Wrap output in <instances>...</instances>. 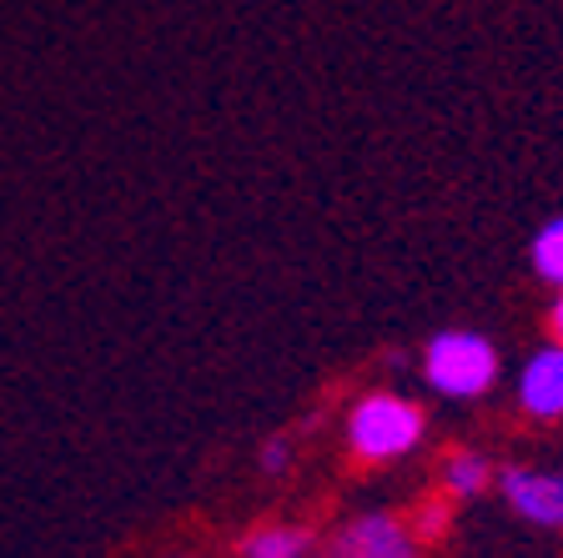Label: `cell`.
Returning a JSON list of instances; mask_svg holds the SVG:
<instances>
[{
    "label": "cell",
    "instance_id": "cell-1",
    "mask_svg": "<svg viewBox=\"0 0 563 558\" xmlns=\"http://www.w3.org/2000/svg\"><path fill=\"white\" fill-rule=\"evenodd\" d=\"M428 438L422 407L402 393H367L347 407V453L357 463H398Z\"/></svg>",
    "mask_w": 563,
    "mask_h": 558
},
{
    "label": "cell",
    "instance_id": "cell-2",
    "mask_svg": "<svg viewBox=\"0 0 563 558\" xmlns=\"http://www.w3.org/2000/svg\"><path fill=\"white\" fill-rule=\"evenodd\" d=\"M422 378L448 403H473L498 383V348L483 332L468 327H448L422 348Z\"/></svg>",
    "mask_w": 563,
    "mask_h": 558
},
{
    "label": "cell",
    "instance_id": "cell-3",
    "mask_svg": "<svg viewBox=\"0 0 563 558\" xmlns=\"http://www.w3.org/2000/svg\"><path fill=\"white\" fill-rule=\"evenodd\" d=\"M418 554H422V544H418L408 518H402V513L373 508V513H357V518H347V524L338 528L328 558H418Z\"/></svg>",
    "mask_w": 563,
    "mask_h": 558
},
{
    "label": "cell",
    "instance_id": "cell-4",
    "mask_svg": "<svg viewBox=\"0 0 563 558\" xmlns=\"http://www.w3.org/2000/svg\"><path fill=\"white\" fill-rule=\"evenodd\" d=\"M504 503L533 528H563V473L553 468H498Z\"/></svg>",
    "mask_w": 563,
    "mask_h": 558
},
{
    "label": "cell",
    "instance_id": "cell-5",
    "mask_svg": "<svg viewBox=\"0 0 563 558\" xmlns=\"http://www.w3.org/2000/svg\"><path fill=\"white\" fill-rule=\"evenodd\" d=\"M514 397L523 407V418L533 423H559L563 418V342H549L523 362L514 383Z\"/></svg>",
    "mask_w": 563,
    "mask_h": 558
},
{
    "label": "cell",
    "instance_id": "cell-6",
    "mask_svg": "<svg viewBox=\"0 0 563 558\" xmlns=\"http://www.w3.org/2000/svg\"><path fill=\"white\" fill-rule=\"evenodd\" d=\"M242 558H312V534L297 524H262L242 538Z\"/></svg>",
    "mask_w": 563,
    "mask_h": 558
},
{
    "label": "cell",
    "instance_id": "cell-7",
    "mask_svg": "<svg viewBox=\"0 0 563 558\" xmlns=\"http://www.w3.org/2000/svg\"><path fill=\"white\" fill-rule=\"evenodd\" d=\"M498 473L483 453H468V448H457V453L443 458V493L448 499H483V489H493Z\"/></svg>",
    "mask_w": 563,
    "mask_h": 558
},
{
    "label": "cell",
    "instance_id": "cell-8",
    "mask_svg": "<svg viewBox=\"0 0 563 558\" xmlns=\"http://www.w3.org/2000/svg\"><path fill=\"white\" fill-rule=\"evenodd\" d=\"M528 262H533V277L563 287V217H549L528 242Z\"/></svg>",
    "mask_w": 563,
    "mask_h": 558
},
{
    "label": "cell",
    "instance_id": "cell-9",
    "mask_svg": "<svg viewBox=\"0 0 563 558\" xmlns=\"http://www.w3.org/2000/svg\"><path fill=\"white\" fill-rule=\"evenodd\" d=\"M257 468L267 478H282L287 468H292V442H287V438H267V442H262V453H257Z\"/></svg>",
    "mask_w": 563,
    "mask_h": 558
},
{
    "label": "cell",
    "instance_id": "cell-10",
    "mask_svg": "<svg viewBox=\"0 0 563 558\" xmlns=\"http://www.w3.org/2000/svg\"><path fill=\"white\" fill-rule=\"evenodd\" d=\"M408 524H412V534H418V544L422 538H438L448 528V508L443 503H418V513H412Z\"/></svg>",
    "mask_w": 563,
    "mask_h": 558
},
{
    "label": "cell",
    "instance_id": "cell-11",
    "mask_svg": "<svg viewBox=\"0 0 563 558\" xmlns=\"http://www.w3.org/2000/svg\"><path fill=\"white\" fill-rule=\"evenodd\" d=\"M549 327H553V342H563V287H559V297H553V307H549Z\"/></svg>",
    "mask_w": 563,
    "mask_h": 558
}]
</instances>
